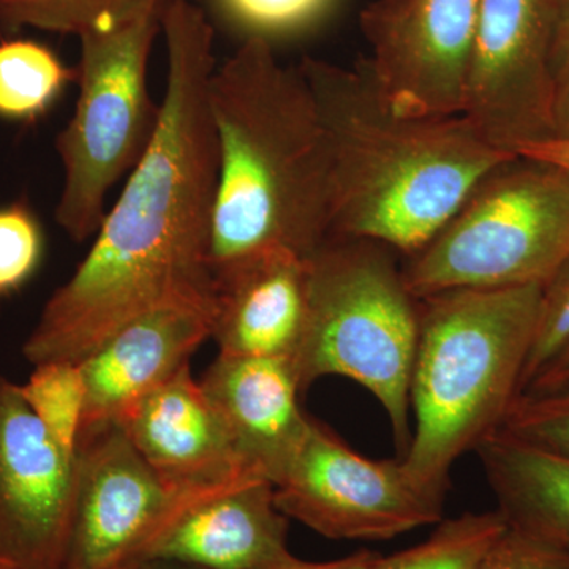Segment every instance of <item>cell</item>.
Returning <instances> with one entry per match:
<instances>
[{
	"label": "cell",
	"mask_w": 569,
	"mask_h": 569,
	"mask_svg": "<svg viewBox=\"0 0 569 569\" xmlns=\"http://www.w3.org/2000/svg\"><path fill=\"white\" fill-rule=\"evenodd\" d=\"M162 32L167 92L156 134L91 250L41 310L22 347L32 366L80 362L127 321L163 302L213 299V28L192 0H167Z\"/></svg>",
	"instance_id": "1"
},
{
	"label": "cell",
	"mask_w": 569,
	"mask_h": 569,
	"mask_svg": "<svg viewBox=\"0 0 569 569\" xmlns=\"http://www.w3.org/2000/svg\"><path fill=\"white\" fill-rule=\"evenodd\" d=\"M217 141L211 272L264 250L309 257L331 236L328 134L298 66L250 37L208 89Z\"/></svg>",
	"instance_id": "2"
},
{
	"label": "cell",
	"mask_w": 569,
	"mask_h": 569,
	"mask_svg": "<svg viewBox=\"0 0 569 569\" xmlns=\"http://www.w3.org/2000/svg\"><path fill=\"white\" fill-rule=\"evenodd\" d=\"M298 69L331 149L329 238L369 239L411 257L486 174L518 157L482 140L462 114H397L366 61L342 67L305 58Z\"/></svg>",
	"instance_id": "3"
},
{
	"label": "cell",
	"mask_w": 569,
	"mask_h": 569,
	"mask_svg": "<svg viewBox=\"0 0 569 569\" xmlns=\"http://www.w3.org/2000/svg\"><path fill=\"white\" fill-rule=\"evenodd\" d=\"M542 287L458 288L417 298L411 441L400 459L433 496L445 500L452 466L503 426L522 391Z\"/></svg>",
	"instance_id": "4"
},
{
	"label": "cell",
	"mask_w": 569,
	"mask_h": 569,
	"mask_svg": "<svg viewBox=\"0 0 569 569\" xmlns=\"http://www.w3.org/2000/svg\"><path fill=\"white\" fill-rule=\"evenodd\" d=\"M309 323L291 361L302 391L328 376L361 385L387 411L402 458L411 441L419 317L395 250L369 239L329 238L309 254Z\"/></svg>",
	"instance_id": "5"
},
{
	"label": "cell",
	"mask_w": 569,
	"mask_h": 569,
	"mask_svg": "<svg viewBox=\"0 0 569 569\" xmlns=\"http://www.w3.org/2000/svg\"><path fill=\"white\" fill-rule=\"evenodd\" d=\"M569 261V173L515 157L477 183L448 223L408 257L415 298L458 288L548 283Z\"/></svg>",
	"instance_id": "6"
},
{
	"label": "cell",
	"mask_w": 569,
	"mask_h": 569,
	"mask_svg": "<svg viewBox=\"0 0 569 569\" xmlns=\"http://www.w3.org/2000/svg\"><path fill=\"white\" fill-rule=\"evenodd\" d=\"M167 0L80 37L77 107L58 134L63 186L56 222L73 241L99 231L108 193L148 151L160 119L148 86L153 41L162 32Z\"/></svg>",
	"instance_id": "7"
},
{
	"label": "cell",
	"mask_w": 569,
	"mask_h": 569,
	"mask_svg": "<svg viewBox=\"0 0 569 569\" xmlns=\"http://www.w3.org/2000/svg\"><path fill=\"white\" fill-rule=\"evenodd\" d=\"M277 508L331 539L385 541L443 520L445 500L402 459L376 460L310 417L301 447L274 485Z\"/></svg>",
	"instance_id": "8"
},
{
	"label": "cell",
	"mask_w": 569,
	"mask_h": 569,
	"mask_svg": "<svg viewBox=\"0 0 569 569\" xmlns=\"http://www.w3.org/2000/svg\"><path fill=\"white\" fill-rule=\"evenodd\" d=\"M553 0H481L462 116L493 148L553 137Z\"/></svg>",
	"instance_id": "9"
},
{
	"label": "cell",
	"mask_w": 569,
	"mask_h": 569,
	"mask_svg": "<svg viewBox=\"0 0 569 569\" xmlns=\"http://www.w3.org/2000/svg\"><path fill=\"white\" fill-rule=\"evenodd\" d=\"M198 490L204 489L163 481L118 422L86 427L78 440L77 493L62 569L134 567L153 535Z\"/></svg>",
	"instance_id": "10"
},
{
	"label": "cell",
	"mask_w": 569,
	"mask_h": 569,
	"mask_svg": "<svg viewBox=\"0 0 569 569\" xmlns=\"http://www.w3.org/2000/svg\"><path fill=\"white\" fill-rule=\"evenodd\" d=\"M481 0H373L362 10L366 63L391 110L462 114Z\"/></svg>",
	"instance_id": "11"
},
{
	"label": "cell",
	"mask_w": 569,
	"mask_h": 569,
	"mask_svg": "<svg viewBox=\"0 0 569 569\" xmlns=\"http://www.w3.org/2000/svg\"><path fill=\"white\" fill-rule=\"evenodd\" d=\"M77 493V455L48 433L0 372V565L62 569Z\"/></svg>",
	"instance_id": "12"
},
{
	"label": "cell",
	"mask_w": 569,
	"mask_h": 569,
	"mask_svg": "<svg viewBox=\"0 0 569 569\" xmlns=\"http://www.w3.org/2000/svg\"><path fill=\"white\" fill-rule=\"evenodd\" d=\"M287 533L288 518L277 508L274 486L263 478H242L183 500L153 535L140 561L269 569L290 553Z\"/></svg>",
	"instance_id": "13"
},
{
	"label": "cell",
	"mask_w": 569,
	"mask_h": 569,
	"mask_svg": "<svg viewBox=\"0 0 569 569\" xmlns=\"http://www.w3.org/2000/svg\"><path fill=\"white\" fill-rule=\"evenodd\" d=\"M213 299H174L127 321L80 361L86 427L119 422L212 335ZM81 429V430H82Z\"/></svg>",
	"instance_id": "14"
},
{
	"label": "cell",
	"mask_w": 569,
	"mask_h": 569,
	"mask_svg": "<svg viewBox=\"0 0 569 569\" xmlns=\"http://www.w3.org/2000/svg\"><path fill=\"white\" fill-rule=\"evenodd\" d=\"M118 425L146 462L174 488L206 489L263 478L239 456L190 365L142 397Z\"/></svg>",
	"instance_id": "15"
},
{
	"label": "cell",
	"mask_w": 569,
	"mask_h": 569,
	"mask_svg": "<svg viewBox=\"0 0 569 569\" xmlns=\"http://www.w3.org/2000/svg\"><path fill=\"white\" fill-rule=\"evenodd\" d=\"M220 355L293 361L309 323V257L264 250L213 272Z\"/></svg>",
	"instance_id": "16"
},
{
	"label": "cell",
	"mask_w": 569,
	"mask_h": 569,
	"mask_svg": "<svg viewBox=\"0 0 569 569\" xmlns=\"http://www.w3.org/2000/svg\"><path fill=\"white\" fill-rule=\"evenodd\" d=\"M200 383L241 459L274 486L301 447L310 422L299 407L302 388L293 362L219 355Z\"/></svg>",
	"instance_id": "17"
},
{
	"label": "cell",
	"mask_w": 569,
	"mask_h": 569,
	"mask_svg": "<svg viewBox=\"0 0 569 569\" xmlns=\"http://www.w3.org/2000/svg\"><path fill=\"white\" fill-rule=\"evenodd\" d=\"M477 452L511 529L569 552V458L498 429Z\"/></svg>",
	"instance_id": "18"
},
{
	"label": "cell",
	"mask_w": 569,
	"mask_h": 569,
	"mask_svg": "<svg viewBox=\"0 0 569 569\" xmlns=\"http://www.w3.org/2000/svg\"><path fill=\"white\" fill-rule=\"evenodd\" d=\"M73 80L77 70H70L47 44L28 39L0 41V118L37 121Z\"/></svg>",
	"instance_id": "19"
},
{
	"label": "cell",
	"mask_w": 569,
	"mask_h": 569,
	"mask_svg": "<svg viewBox=\"0 0 569 569\" xmlns=\"http://www.w3.org/2000/svg\"><path fill=\"white\" fill-rule=\"evenodd\" d=\"M507 529L500 512H466L443 519L426 541L377 561L376 569H477L493 541Z\"/></svg>",
	"instance_id": "20"
},
{
	"label": "cell",
	"mask_w": 569,
	"mask_h": 569,
	"mask_svg": "<svg viewBox=\"0 0 569 569\" xmlns=\"http://www.w3.org/2000/svg\"><path fill=\"white\" fill-rule=\"evenodd\" d=\"M33 367L28 383L20 387L22 399L48 433L66 451L77 455L88 403L80 362L56 361Z\"/></svg>",
	"instance_id": "21"
},
{
	"label": "cell",
	"mask_w": 569,
	"mask_h": 569,
	"mask_svg": "<svg viewBox=\"0 0 569 569\" xmlns=\"http://www.w3.org/2000/svg\"><path fill=\"white\" fill-rule=\"evenodd\" d=\"M153 0H0V29L84 33L110 28Z\"/></svg>",
	"instance_id": "22"
},
{
	"label": "cell",
	"mask_w": 569,
	"mask_h": 569,
	"mask_svg": "<svg viewBox=\"0 0 569 569\" xmlns=\"http://www.w3.org/2000/svg\"><path fill=\"white\" fill-rule=\"evenodd\" d=\"M224 22L250 37L271 41L316 24L335 0H204Z\"/></svg>",
	"instance_id": "23"
},
{
	"label": "cell",
	"mask_w": 569,
	"mask_h": 569,
	"mask_svg": "<svg viewBox=\"0 0 569 569\" xmlns=\"http://www.w3.org/2000/svg\"><path fill=\"white\" fill-rule=\"evenodd\" d=\"M500 429L569 458V385L520 392Z\"/></svg>",
	"instance_id": "24"
},
{
	"label": "cell",
	"mask_w": 569,
	"mask_h": 569,
	"mask_svg": "<svg viewBox=\"0 0 569 569\" xmlns=\"http://www.w3.org/2000/svg\"><path fill=\"white\" fill-rule=\"evenodd\" d=\"M43 233L31 209L14 203L0 209V296L13 293L39 268Z\"/></svg>",
	"instance_id": "25"
},
{
	"label": "cell",
	"mask_w": 569,
	"mask_h": 569,
	"mask_svg": "<svg viewBox=\"0 0 569 569\" xmlns=\"http://www.w3.org/2000/svg\"><path fill=\"white\" fill-rule=\"evenodd\" d=\"M568 343L569 261L542 287L537 331L523 370L522 391Z\"/></svg>",
	"instance_id": "26"
},
{
	"label": "cell",
	"mask_w": 569,
	"mask_h": 569,
	"mask_svg": "<svg viewBox=\"0 0 569 569\" xmlns=\"http://www.w3.org/2000/svg\"><path fill=\"white\" fill-rule=\"evenodd\" d=\"M477 569H569V552L507 526Z\"/></svg>",
	"instance_id": "27"
},
{
	"label": "cell",
	"mask_w": 569,
	"mask_h": 569,
	"mask_svg": "<svg viewBox=\"0 0 569 569\" xmlns=\"http://www.w3.org/2000/svg\"><path fill=\"white\" fill-rule=\"evenodd\" d=\"M380 553L372 550H359L351 556L331 561H306L288 553L269 569H376Z\"/></svg>",
	"instance_id": "28"
},
{
	"label": "cell",
	"mask_w": 569,
	"mask_h": 569,
	"mask_svg": "<svg viewBox=\"0 0 569 569\" xmlns=\"http://www.w3.org/2000/svg\"><path fill=\"white\" fill-rule=\"evenodd\" d=\"M516 156L553 164L569 173V140L565 138H548V140L530 142L522 146Z\"/></svg>",
	"instance_id": "29"
},
{
	"label": "cell",
	"mask_w": 569,
	"mask_h": 569,
	"mask_svg": "<svg viewBox=\"0 0 569 569\" xmlns=\"http://www.w3.org/2000/svg\"><path fill=\"white\" fill-rule=\"evenodd\" d=\"M569 61V0H553L552 66L556 78Z\"/></svg>",
	"instance_id": "30"
},
{
	"label": "cell",
	"mask_w": 569,
	"mask_h": 569,
	"mask_svg": "<svg viewBox=\"0 0 569 569\" xmlns=\"http://www.w3.org/2000/svg\"><path fill=\"white\" fill-rule=\"evenodd\" d=\"M565 385H569V343L527 385L523 391H546V389L560 388Z\"/></svg>",
	"instance_id": "31"
},
{
	"label": "cell",
	"mask_w": 569,
	"mask_h": 569,
	"mask_svg": "<svg viewBox=\"0 0 569 569\" xmlns=\"http://www.w3.org/2000/svg\"><path fill=\"white\" fill-rule=\"evenodd\" d=\"M552 138L569 140V61L557 77Z\"/></svg>",
	"instance_id": "32"
},
{
	"label": "cell",
	"mask_w": 569,
	"mask_h": 569,
	"mask_svg": "<svg viewBox=\"0 0 569 569\" xmlns=\"http://www.w3.org/2000/svg\"><path fill=\"white\" fill-rule=\"evenodd\" d=\"M130 569H201L192 567V565L179 563V561L170 560H146L134 565Z\"/></svg>",
	"instance_id": "33"
},
{
	"label": "cell",
	"mask_w": 569,
	"mask_h": 569,
	"mask_svg": "<svg viewBox=\"0 0 569 569\" xmlns=\"http://www.w3.org/2000/svg\"><path fill=\"white\" fill-rule=\"evenodd\" d=\"M0 569H6V568H3L2 565H0Z\"/></svg>",
	"instance_id": "34"
}]
</instances>
